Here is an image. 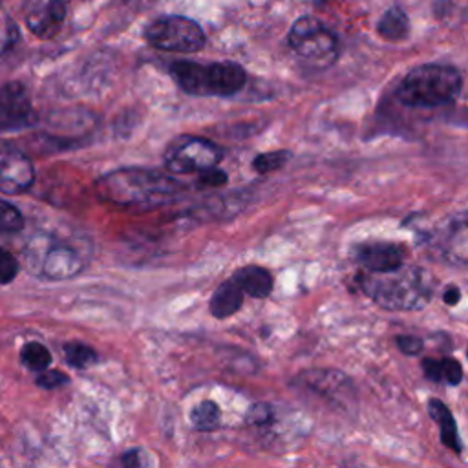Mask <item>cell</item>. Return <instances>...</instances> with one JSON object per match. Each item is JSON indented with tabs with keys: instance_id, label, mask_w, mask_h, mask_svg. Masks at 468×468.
Segmentation results:
<instances>
[{
	"instance_id": "f1b7e54d",
	"label": "cell",
	"mask_w": 468,
	"mask_h": 468,
	"mask_svg": "<svg viewBox=\"0 0 468 468\" xmlns=\"http://www.w3.org/2000/svg\"><path fill=\"white\" fill-rule=\"evenodd\" d=\"M16 274H18V260L7 249H2V256H0V282H2V285L11 283Z\"/></svg>"
},
{
	"instance_id": "2e32d148",
	"label": "cell",
	"mask_w": 468,
	"mask_h": 468,
	"mask_svg": "<svg viewBox=\"0 0 468 468\" xmlns=\"http://www.w3.org/2000/svg\"><path fill=\"white\" fill-rule=\"evenodd\" d=\"M250 298H267L272 291V274L260 265H245L230 276Z\"/></svg>"
},
{
	"instance_id": "4fadbf2b",
	"label": "cell",
	"mask_w": 468,
	"mask_h": 468,
	"mask_svg": "<svg viewBox=\"0 0 468 468\" xmlns=\"http://www.w3.org/2000/svg\"><path fill=\"white\" fill-rule=\"evenodd\" d=\"M66 16V0H48L40 9L27 15L26 24L33 35L38 38L53 37Z\"/></svg>"
},
{
	"instance_id": "83f0119b",
	"label": "cell",
	"mask_w": 468,
	"mask_h": 468,
	"mask_svg": "<svg viewBox=\"0 0 468 468\" xmlns=\"http://www.w3.org/2000/svg\"><path fill=\"white\" fill-rule=\"evenodd\" d=\"M272 417H274V411L267 402H254L245 413V422L252 426H263V424H269Z\"/></svg>"
},
{
	"instance_id": "5bb4252c",
	"label": "cell",
	"mask_w": 468,
	"mask_h": 468,
	"mask_svg": "<svg viewBox=\"0 0 468 468\" xmlns=\"http://www.w3.org/2000/svg\"><path fill=\"white\" fill-rule=\"evenodd\" d=\"M243 298H245L243 289L232 278H229V280L221 282L216 287V291L212 292L210 302H208V311L218 320L230 318L232 314H236L241 309Z\"/></svg>"
},
{
	"instance_id": "ffe728a7",
	"label": "cell",
	"mask_w": 468,
	"mask_h": 468,
	"mask_svg": "<svg viewBox=\"0 0 468 468\" xmlns=\"http://www.w3.org/2000/svg\"><path fill=\"white\" fill-rule=\"evenodd\" d=\"M188 419H190L194 430H197V431H214L221 426V410L214 400L205 399V400H199L197 404L192 406V410L188 413Z\"/></svg>"
},
{
	"instance_id": "d6a6232c",
	"label": "cell",
	"mask_w": 468,
	"mask_h": 468,
	"mask_svg": "<svg viewBox=\"0 0 468 468\" xmlns=\"http://www.w3.org/2000/svg\"><path fill=\"white\" fill-rule=\"evenodd\" d=\"M459 300H461V291H459V287H455V285H448V287L444 289L442 302H444L446 305H457V303H459Z\"/></svg>"
},
{
	"instance_id": "8fae6325",
	"label": "cell",
	"mask_w": 468,
	"mask_h": 468,
	"mask_svg": "<svg viewBox=\"0 0 468 468\" xmlns=\"http://www.w3.org/2000/svg\"><path fill=\"white\" fill-rule=\"evenodd\" d=\"M35 181V168L26 154L4 146L0 155V190L5 196L26 192Z\"/></svg>"
},
{
	"instance_id": "ba28073f",
	"label": "cell",
	"mask_w": 468,
	"mask_h": 468,
	"mask_svg": "<svg viewBox=\"0 0 468 468\" xmlns=\"http://www.w3.org/2000/svg\"><path fill=\"white\" fill-rule=\"evenodd\" d=\"M291 386L302 391H311L336 408L347 406L349 399L353 397L351 378L333 367L303 369L291 380Z\"/></svg>"
},
{
	"instance_id": "cb8c5ba5",
	"label": "cell",
	"mask_w": 468,
	"mask_h": 468,
	"mask_svg": "<svg viewBox=\"0 0 468 468\" xmlns=\"http://www.w3.org/2000/svg\"><path fill=\"white\" fill-rule=\"evenodd\" d=\"M291 159V154L287 150H274V152H265V154H258L252 159V168L260 174H269L274 170H280L282 166H285Z\"/></svg>"
},
{
	"instance_id": "7402d4cb",
	"label": "cell",
	"mask_w": 468,
	"mask_h": 468,
	"mask_svg": "<svg viewBox=\"0 0 468 468\" xmlns=\"http://www.w3.org/2000/svg\"><path fill=\"white\" fill-rule=\"evenodd\" d=\"M20 362L24 367L42 373L49 369L53 356H51V351L42 342L29 340L20 347Z\"/></svg>"
},
{
	"instance_id": "4dcf8cb0",
	"label": "cell",
	"mask_w": 468,
	"mask_h": 468,
	"mask_svg": "<svg viewBox=\"0 0 468 468\" xmlns=\"http://www.w3.org/2000/svg\"><path fill=\"white\" fill-rule=\"evenodd\" d=\"M197 183L201 186H221L227 183V174L219 168H210V170H205L199 174Z\"/></svg>"
},
{
	"instance_id": "836d02e7",
	"label": "cell",
	"mask_w": 468,
	"mask_h": 468,
	"mask_svg": "<svg viewBox=\"0 0 468 468\" xmlns=\"http://www.w3.org/2000/svg\"><path fill=\"white\" fill-rule=\"evenodd\" d=\"M466 355H468V351H466Z\"/></svg>"
},
{
	"instance_id": "5b68a950",
	"label": "cell",
	"mask_w": 468,
	"mask_h": 468,
	"mask_svg": "<svg viewBox=\"0 0 468 468\" xmlns=\"http://www.w3.org/2000/svg\"><path fill=\"white\" fill-rule=\"evenodd\" d=\"M144 38L152 48L170 53H192L205 46V31L201 26L181 15H165L154 18L144 27Z\"/></svg>"
},
{
	"instance_id": "44dd1931",
	"label": "cell",
	"mask_w": 468,
	"mask_h": 468,
	"mask_svg": "<svg viewBox=\"0 0 468 468\" xmlns=\"http://www.w3.org/2000/svg\"><path fill=\"white\" fill-rule=\"evenodd\" d=\"M444 252L452 261L468 265V218L450 230L444 243Z\"/></svg>"
},
{
	"instance_id": "7a4b0ae2",
	"label": "cell",
	"mask_w": 468,
	"mask_h": 468,
	"mask_svg": "<svg viewBox=\"0 0 468 468\" xmlns=\"http://www.w3.org/2000/svg\"><path fill=\"white\" fill-rule=\"evenodd\" d=\"M356 282L366 296L388 311L424 309L435 287L433 276L417 265H402L397 271L382 274L362 272Z\"/></svg>"
},
{
	"instance_id": "d6986e66",
	"label": "cell",
	"mask_w": 468,
	"mask_h": 468,
	"mask_svg": "<svg viewBox=\"0 0 468 468\" xmlns=\"http://www.w3.org/2000/svg\"><path fill=\"white\" fill-rule=\"evenodd\" d=\"M377 31L384 40L399 42L404 40L410 33V18L399 5H391L384 15L380 16L377 24Z\"/></svg>"
},
{
	"instance_id": "603a6c76",
	"label": "cell",
	"mask_w": 468,
	"mask_h": 468,
	"mask_svg": "<svg viewBox=\"0 0 468 468\" xmlns=\"http://www.w3.org/2000/svg\"><path fill=\"white\" fill-rule=\"evenodd\" d=\"M62 353H64V360L69 366L77 367V369H86V367H90V366L99 362L97 351L91 346H88L84 342H79V340L66 342L62 346Z\"/></svg>"
},
{
	"instance_id": "9c48e42d",
	"label": "cell",
	"mask_w": 468,
	"mask_h": 468,
	"mask_svg": "<svg viewBox=\"0 0 468 468\" xmlns=\"http://www.w3.org/2000/svg\"><path fill=\"white\" fill-rule=\"evenodd\" d=\"M35 122L29 93L20 82H5L0 95V124L4 132L22 130Z\"/></svg>"
},
{
	"instance_id": "277c9868",
	"label": "cell",
	"mask_w": 468,
	"mask_h": 468,
	"mask_svg": "<svg viewBox=\"0 0 468 468\" xmlns=\"http://www.w3.org/2000/svg\"><path fill=\"white\" fill-rule=\"evenodd\" d=\"M27 269L44 280L58 282L77 276L84 265V256L69 243L51 234H37L26 245Z\"/></svg>"
},
{
	"instance_id": "ac0fdd59",
	"label": "cell",
	"mask_w": 468,
	"mask_h": 468,
	"mask_svg": "<svg viewBox=\"0 0 468 468\" xmlns=\"http://www.w3.org/2000/svg\"><path fill=\"white\" fill-rule=\"evenodd\" d=\"M422 373L428 380L435 384H448V386H457L463 380V366L459 360L453 356H426L420 362Z\"/></svg>"
},
{
	"instance_id": "d4e9b609",
	"label": "cell",
	"mask_w": 468,
	"mask_h": 468,
	"mask_svg": "<svg viewBox=\"0 0 468 468\" xmlns=\"http://www.w3.org/2000/svg\"><path fill=\"white\" fill-rule=\"evenodd\" d=\"M24 216L22 212L9 203L7 199H4L0 203V227L4 232H18L24 229Z\"/></svg>"
},
{
	"instance_id": "3957f363",
	"label": "cell",
	"mask_w": 468,
	"mask_h": 468,
	"mask_svg": "<svg viewBox=\"0 0 468 468\" xmlns=\"http://www.w3.org/2000/svg\"><path fill=\"white\" fill-rule=\"evenodd\" d=\"M463 88V77L453 66L422 64L404 75L397 99L410 108H437L452 102Z\"/></svg>"
},
{
	"instance_id": "484cf974",
	"label": "cell",
	"mask_w": 468,
	"mask_h": 468,
	"mask_svg": "<svg viewBox=\"0 0 468 468\" xmlns=\"http://www.w3.org/2000/svg\"><path fill=\"white\" fill-rule=\"evenodd\" d=\"M122 468H154V459L148 450L141 446L128 448L119 457Z\"/></svg>"
},
{
	"instance_id": "f546056e",
	"label": "cell",
	"mask_w": 468,
	"mask_h": 468,
	"mask_svg": "<svg viewBox=\"0 0 468 468\" xmlns=\"http://www.w3.org/2000/svg\"><path fill=\"white\" fill-rule=\"evenodd\" d=\"M395 344L402 355H419L424 349V340L415 335H399L395 336Z\"/></svg>"
},
{
	"instance_id": "4316f807",
	"label": "cell",
	"mask_w": 468,
	"mask_h": 468,
	"mask_svg": "<svg viewBox=\"0 0 468 468\" xmlns=\"http://www.w3.org/2000/svg\"><path fill=\"white\" fill-rule=\"evenodd\" d=\"M35 384L38 388H44V389H57V388H62V386L69 384V375H66L60 369H51L49 367V369L37 375Z\"/></svg>"
},
{
	"instance_id": "e0dca14e",
	"label": "cell",
	"mask_w": 468,
	"mask_h": 468,
	"mask_svg": "<svg viewBox=\"0 0 468 468\" xmlns=\"http://www.w3.org/2000/svg\"><path fill=\"white\" fill-rule=\"evenodd\" d=\"M428 413H430V417L439 426V433H441L442 444L446 448H450L453 453L461 455L463 444H461L457 424H455V419H453L450 408L442 400H439V399H430L428 400Z\"/></svg>"
},
{
	"instance_id": "6da1fadb",
	"label": "cell",
	"mask_w": 468,
	"mask_h": 468,
	"mask_svg": "<svg viewBox=\"0 0 468 468\" xmlns=\"http://www.w3.org/2000/svg\"><path fill=\"white\" fill-rule=\"evenodd\" d=\"M95 190L110 205L150 210L174 201L183 192V185L166 172L133 166L102 174Z\"/></svg>"
},
{
	"instance_id": "7c38bea8",
	"label": "cell",
	"mask_w": 468,
	"mask_h": 468,
	"mask_svg": "<svg viewBox=\"0 0 468 468\" xmlns=\"http://www.w3.org/2000/svg\"><path fill=\"white\" fill-rule=\"evenodd\" d=\"M247 82L245 69L232 60L210 62L205 71V91L207 95L229 97L238 93Z\"/></svg>"
},
{
	"instance_id": "52a82bcc",
	"label": "cell",
	"mask_w": 468,
	"mask_h": 468,
	"mask_svg": "<svg viewBox=\"0 0 468 468\" xmlns=\"http://www.w3.org/2000/svg\"><path fill=\"white\" fill-rule=\"evenodd\" d=\"M219 161L221 148L208 139L194 135L176 137L165 152V165L172 174H201L216 168Z\"/></svg>"
},
{
	"instance_id": "1f68e13d",
	"label": "cell",
	"mask_w": 468,
	"mask_h": 468,
	"mask_svg": "<svg viewBox=\"0 0 468 468\" xmlns=\"http://www.w3.org/2000/svg\"><path fill=\"white\" fill-rule=\"evenodd\" d=\"M16 35H18V29L16 26L9 24V20L5 22V31H4V42H2V51L5 53L9 49V46L16 40Z\"/></svg>"
},
{
	"instance_id": "30bf717a",
	"label": "cell",
	"mask_w": 468,
	"mask_h": 468,
	"mask_svg": "<svg viewBox=\"0 0 468 468\" xmlns=\"http://www.w3.org/2000/svg\"><path fill=\"white\" fill-rule=\"evenodd\" d=\"M406 250L399 243L389 241H369L355 247V261L371 274H382L397 271L404 265Z\"/></svg>"
},
{
	"instance_id": "9a60e30c",
	"label": "cell",
	"mask_w": 468,
	"mask_h": 468,
	"mask_svg": "<svg viewBox=\"0 0 468 468\" xmlns=\"http://www.w3.org/2000/svg\"><path fill=\"white\" fill-rule=\"evenodd\" d=\"M170 77L176 80V84L190 95L203 97L205 91V71L207 64H199L194 60H176L168 68Z\"/></svg>"
},
{
	"instance_id": "8992f818",
	"label": "cell",
	"mask_w": 468,
	"mask_h": 468,
	"mask_svg": "<svg viewBox=\"0 0 468 468\" xmlns=\"http://www.w3.org/2000/svg\"><path fill=\"white\" fill-rule=\"evenodd\" d=\"M289 46L303 60L316 66H329L336 58V37L314 16L303 15L296 18L287 35Z\"/></svg>"
}]
</instances>
